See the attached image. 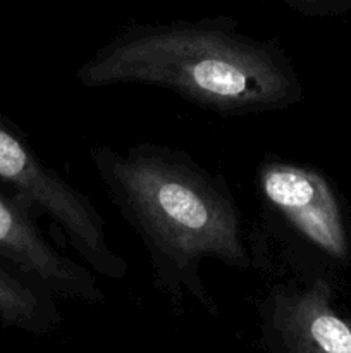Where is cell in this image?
<instances>
[{"label":"cell","mask_w":351,"mask_h":353,"mask_svg":"<svg viewBox=\"0 0 351 353\" xmlns=\"http://www.w3.org/2000/svg\"><path fill=\"white\" fill-rule=\"evenodd\" d=\"M89 157L148 254L157 288L172 299H193L215 314L202 278L203 262L251 265L243 217L226 179L165 145L138 143L126 152L100 145Z\"/></svg>","instance_id":"1"},{"label":"cell","mask_w":351,"mask_h":353,"mask_svg":"<svg viewBox=\"0 0 351 353\" xmlns=\"http://www.w3.org/2000/svg\"><path fill=\"white\" fill-rule=\"evenodd\" d=\"M86 88L158 86L220 116L275 112L301 102L303 83L277 43L227 19L131 26L76 71Z\"/></svg>","instance_id":"2"},{"label":"cell","mask_w":351,"mask_h":353,"mask_svg":"<svg viewBox=\"0 0 351 353\" xmlns=\"http://www.w3.org/2000/svg\"><path fill=\"white\" fill-rule=\"evenodd\" d=\"M282 2L303 16H326L341 10L348 6L350 0H282Z\"/></svg>","instance_id":"8"},{"label":"cell","mask_w":351,"mask_h":353,"mask_svg":"<svg viewBox=\"0 0 351 353\" xmlns=\"http://www.w3.org/2000/svg\"><path fill=\"white\" fill-rule=\"evenodd\" d=\"M0 317L34 334L50 333L61 323L55 296L33 279L10 274L0 265Z\"/></svg>","instance_id":"7"},{"label":"cell","mask_w":351,"mask_h":353,"mask_svg":"<svg viewBox=\"0 0 351 353\" xmlns=\"http://www.w3.org/2000/svg\"><path fill=\"white\" fill-rule=\"evenodd\" d=\"M0 181L61 230L83 264L95 274L120 281L127 264L107 240L105 221L95 203L67 179L45 165L0 117Z\"/></svg>","instance_id":"3"},{"label":"cell","mask_w":351,"mask_h":353,"mask_svg":"<svg viewBox=\"0 0 351 353\" xmlns=\"http://www.w3.org/2000/svg\"><path fill=\"white\" fill-rule=\"evenodd\" d=\"M258 312L270 353H351V321L334 307L327 279L275 285Z\"/></svg>","instance_id":"4"},{"label":"cell","mask_w":351,"mask_h":353,"mask_svg":"<svg viewBox=\"0 0 351 353\" xmlns=\"http://www.w3.org/2000/svg\"><path fill=\"white\" fill-rule=\"evenodd\" d=\"M0 257L40 283L54 296L69 302L100 305L105 293L83 262L58 252L30 216V207L0 195Z\"/></svg>","instance_id":"6"},{"label":"cell","mask_w":351,"mask_h":353,"mask_svg":"<svg viewBox=\"0 0 351 353\" xmlns=\"http://www.w3.org/2000/svg\"><path fill=\"white\" fill-rule=\"evenodd\" d=\"M265 202L308 243L337 262L350 259L346 224L332 186L315 169L272 159L258 169Z\"/></svg>","instance_id":"5"}]
</instances>
